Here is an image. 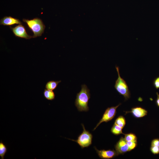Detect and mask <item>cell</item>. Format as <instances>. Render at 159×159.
<instances>
[{
	"mask_svg": "<svg viewBox=\"0 0 159 159\" xmlns=\"http://www.w3.org/2000/svg\"><path fill=\"white\" fill-rule=\"evenodd\" d=\"M126 123L125 118L122 116H119L115 120L114 124L123 128Z\"/></svg>",
	"mask_w": 159,
	"mask_h": 159,
	"instance_id": "cell-13",
	"label": "cell"
},
{
	"mask_svg": "<svg viewBox=\"0 0 159 159\" xmlns=\"http://www.w3.org/2000/svg\"><path fill=\"white\" fill-rule=\"evenodd\" d=\"M137 141H127L128 147V151L134 149L137 146Z\"/></svg>",
	"mask_w": 159,
	"mask_h": 159,
	"instance_id": "cell-17",
	"label": "cell"
},
{
	"mask_svg": "<svg viewBox=\"0 0 159 159\" xmlns=\"http://www.w3.org/2000/svg\"><path fill=\"white\" fill-rule=\"evenodd\" d=\"M83 128V131L78 137L76 140H70L76 142L82 148L88 147L92 143V135L89 131L87 130L84 125L82 124Z\"/></svg>",
	"mask_w": 159,
	"mask_h": 159,
	"instance_id": "cell-4",
	"label": "cell"
},
{
	"mask_svg": "<svg viewBox=\"0 0 159 159\" xmlns=\"http://www.w3.org/2000/svg\"><path fill=\"white\" fill-rule=\"evenodd\" d=\"M153 84L155 87L158 89H159V76L155 78L153 80Z\"/></svg>",
	"mask_w": 159,
	"mask_h": 159,
	"instance_id": "cell-19",
	"label": "cell"
},
{
	"mask_svg": "<svg viewBox=\"0 0 159 159\" xmlns=\"http://www.w3.org/2000/svg\"><path fill=\"white\" fill-rule=\"evenodd\" d=\"M23 20L26 23L29 28L33 32V38L41 36L45 28V26L41 20L38 18H35L30 20L24 19Z\"/></svg>",
	"mask_w": 159,
	"mask_h": 159,
	"instance_id": "cell-3",
	"label": "cell"
},
{
	"mask_svg": "<svg viewBox=\"0 0 159 159\" xmlns=\"http://www.w3.org/2000/svg\"><path fill=\"white\" fill-rule=\"evenodd\" d=\"M124 138L126 141H137V138L134 134L130 133L125 134Z\"/></svg>",
	"mask_w": 159,
	"mask_h": 159,
	"instance_id": "cell-16",
	"label": "cell"
},
{
	"mask_svg": "<svg viewBox=\"0 0 159 159\" xmlns=\"http://www.w3.org/2000/svg\"><path fill=\"white\" fill-rule=\"evenodd\" d=\"M90 98L89 89L85 85H82L81 90L77 94L75 102V105L79 111L86 112L89 110L88 104Z\"/></svg>",
	"mask_w": 159,
	"mask_h": 159,
	"instance_id": "cell-1",
	"label": "cell"
},
{
	"mask_svg": "<svg viewBox=\"0 0 159 159\" xmlns=\"http://www.w3.org/2000/svg\"><path fill=\"white\" fill-rule=\"evenodd\" d=\"M150 150L153 154H158L159 153V146L151 145Z\"/></svg>",
	"mask_w": 159,
	"mask_h": 159,
	"instance_id": "cell-18",
	"label": "cell"
},
{
	"mask_svg": "<svg viewBox=\"0 0 159 159\" xmlns=\"http://www.w3.org/2000/svg\"><path fill=\"white\" fill-rule=\"evenodd\" d=\"M115 150L119 154L128 151V147L124 138L121 137L115 146Z\"/></svg>",
	"mask_w": 159,
	"mask_h": 159,
	"instance_id": "cell-8",
	"label": "cell"
},
{
	"mask_svg": "<svg viewBox=\"0 0 159 159\" xmlns=\"http://www.w3.org/2000/svg\"><path fill=\"white\" fill-rule=\"evenodd\" d=\"M0 24L4 25H11L15 24H21V22L18 19L10 16H5L0 20Z\"/></svg>",
	"mask_w": 159,
	"mask_h": 159,
	"instance_id": "cell-10",
	"label": "cell"
},
{
	"mask_svg": "<svg viewBox=\"0 0 159 159\" xmlns=\"http://www.w3.org/2000/svg\"><path fill=\"white\" fill-rule=\"evenodd\" d=\"M44 97L47 100H52L55 99V95L53 90L45 89L43 92Z\"/></svg>",
	"mask_w": 159,
	"mask_h": 159,
	"instance_id": "cell-12",
	"label": "cell"
},
{
	"mask_svg": "<svg viewBox=\"0 0 159 159\" xmlns=\"http://www.w3.org/2000/svg\"><path fill=\"white\" fill-rule=\"evenodd\" d=\"M151 145L159 146V139L153 140L151 143Z\"/></svg>",
	"mask_w": 159,
	"mask_h": 159,
	"instance_id": "cell-20",
	"label": "cell"
},
{
	"mask_svg": "<svg viewBox=\"0 0 159 159\" xmlns=\"http://www.w3.org/2000/svg\"><path fill=\"white\" fill-rule=\"evenodd\" d=\"M122 129L120 127L114 124L111 129V131L113 134L118 135L123 134L122 131Z\"/></svg>",
	"mask_w": 159,
	"mask_h": 159,
	"instance_id": "cell-14",
	"label": "cell"
},
{
	"mask_svg": "<svg viewBox=\"0 0 159 159\" xmlns=\"http://www.w3.org/2000/svg\"><path fill=\"white\" fill-rule=\"evenodd\" d=\"M115 68L118 74V77L115 81L114 87L120 95L123 96L125 100H127L130 97V93L128 85L126 81L121 77L119 67L116 66Z\"/></svg>",
	"mask_w": 159,
	"mask_h": 159,
	"instance_id": "cell-2",
	"label": "cell"
},
{
	"mask_svg": "<svg viewBox=\"0 0 159 159\" xmlns=\"http://www.w3.org/2000/svg\"><path fill=\"white\" fill-rule=\"evenodd\" d=\"M7 151V148L4 144L1 141L0 142V156L1 159H4Z\"/></svg>",
	"mask_w": 159,
	"mask_h": 159,
	"instance_id": "cell-15",
	"label": "cell"
},
{
	"mask_svg": "<svg viewBox=\"0 0 159 159\" xmlns=\"http://www.w3.org/2000/svg\"><path fill=\"white\" fill-rule=\"evenodd\" d=\"M13 33L16 37L29 39L32 37L28 35L24 27L21 24L17 26L14 28L11 27Z\"/></svg>",
	"mask_w": 159,
	"mask_h": 159,
	"instance_id": "cell-7",
	"label": "cell"
},
{
	"mask_svg": "<svg viewBox=\"0 0 159 159\" xmlns=\"http://www.w3.org/2000/svg\"><path fill=\"white\" fill-rule=\"evenodd\" d=\"M121 104L120 103L116 106L107 108L104 112L102 118L93 130H96L102 123L104 122H107L113 119L116 114L117 109Z\"/></svg>",
	"mask_w": 159,
	"mask_h": 159,
	"instance_id": "cell-5",
	"label": "cell"
},
{
	"mask_svg": "<svg viewBox=\"0 0 159 159\" xmlns=\"http://www.w3.org/2000/svg\"><path fill=\"white\" fill-rule=\"evenodd\" d=\"M98 156L101 158L108 159L112 158L118 155L119 154L116 150H99L95 147Z\"/></svg>",
	"mask_w": 159,
	"mask_h": 159,
	"instance_id": "cell-6",
	"label": "cell"
},
{
	"mask_svg": "<svg viewBox=\"0 0 159 159\" xmlns=\"http://www.w3.org/2000/svg\"><path fill=\"white\" fill-rule=\"evenodd\" d=\"M126 113H131L135 117L139 118L145 116L147 115L148 112L145 109L140 107H133L130 111H126Z\"/></svg>",
	"mask_w": 159,
	"mask_h": 159,
	"instance_id": "cell-9",
	"label": "cell"
},
{
	"mask_svg": "<svg viewBox=\"0 0 159 159\" xmlns=\"http://www.w3.org/2000/svg\"><path fill=\"white\" fill-rule=\"evenodd\" d=\"M156 94L157 97L156 101V103L157 105L159 107V94L158 92H156Z\"/></svg>",
	"mask_w": 159,
	"mask_h": 159,
	"instance_id": "cell-21",
	"label": "cell"
},
{
	"mask_svg": "<svg viewBox=\"0 0 159 159\" xmlns=\"http://www.w3.org/2000/svg\"><path fill=\"white\" fill-rule=\"evenodd\" d=\"M61 82V80L58 81H49L46 83L45 88L46 89L48 90H54L57 88L58 84Z\"/></svg>",
	"mask_w": 159,
	"mask_h": 159,
	"instance_id": "cell-11",
	"label": "cell"
}]
</instances>
